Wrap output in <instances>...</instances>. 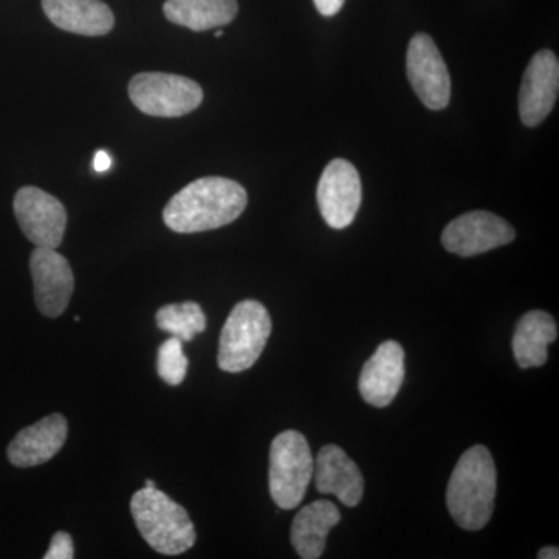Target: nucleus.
Instances as JSON below:
<instances>
[{
	"mask_svg": "<svg viewBox=\"0 0 559 559\" xmlns=\"http://www.w3.org/2000/svg\"><path fill=\"white\" fill-rule=\"evenodd\" d=\"M404 374V348L396 341L384 342L360 371V396L371 406L388 407L399 395Z\"/></svg>",
	"mask_w": 559,
	"mask_h": 559,
	"instance_id": "ddd939ff",
	"label": "nucleus"
},
{
	"mask_svg": "<svg viewBox=\"0 0 559 559\" xmlns=\"http://www.w3.org/2000/svg\"><path fill=\"white\" fill-rule=\"evenodd\" d=\"M156 325L182 342L193 341L207 326L204 311L194 301L165 305L156 312Z\"/></svg>",
	"mask_w": 559,
	"mask_h": 559,
	"instance_id": "aec40b11",
	"label": "nucleus"
},
{
	"mask_svg": "<svg viewBox=\"0 0 559 559\" xmlns=\"http://www.w3.org/2000/svg\"><path fill=\"white\" fill-rule=\"evenodd\" d=\"M43 9L53 25L76 35H108L116 22L102 0H43Z\"/></svg>",
	"mask_w": 559,
	"mask_h": 559,
	"instance_id": "dca6fc26",
	"label": "nucleus"
},
{
	"mask_svg": "<svg viewBox=\"0 0 559 559\" xmlns=\"http://www.w3.org/2000/svg\"><path fill=\"white\" fill-rule=\"evenodd\" d=\"M131 514L140 535L157 554L180 555L197 543L187 510L160 489H139L131 499Z\"/></svg>",
	"mask_w": 559,
	"mask_h": 559,
	"instance_id": "7ed1b4c3",
	"label": "nucleus"
},
{
	"mask_svg": "<svg viewBox=\"0 0 559 559\" xmlns=\"http://www.w3.org/2000/svg\"><path fill=\"white\" fill-rule=\"evenodd\" d=\"M112 167V157L106 151H97L94 157V170L97 173H106Z\"/></svg>",
	"mask_w": 559,
	"mask_h": 559,
	"instance_id": "b1692460",
	"label": "nucleus"
},
{
	"mask_svg": "<svg viewBox=\"0 0 559 559\" xmlns=\"http://www.w3.org/2000/svg\"><path fill=\"white\" fill-rule=\"evenodd\" d=\"M362 202V183L352 162L334 159L326 165L318 186V204L333 229H347Z\"/></svg>",
	"mask_w": 559,
	"mask_h": 559,
	"instance_id": "1a4fd4ad",
	"label": "nucleus"
},
{
	"mask_svg": "<svg viewBox=\"0 0 559 559\" xmlns=\"http://www.w3.org/2000/svg\"><path fill=\"white\" fill-rule=\"evenodd\" d=\"M248 193L226 178H201L171 198L164 210L167 227L178 234L219 229L240 218Z\"/></svg>",
	"mask_w": 559,
	"mask_h": 559,
	"instance_id": "f257e3e1",
	"label": "nucleus"
},
{
	"mask_svg": "<svg viewBox=\"0 0 559 559\" xmlns=\"http://www.w3.org/2000/svg\"><path fill=\"white\" fill-rule=\"evenodd\" d=\"M341 521L340 509L330 500L308 503L294 518L290 543L304 559H319L326 546V536Z\"/></svg>",
	"mask_w": 559,
	"mask_h": 559,
	"instance_id": "f3484780",
	"label": "nucleus"
},
{
	"mask_svg": "<svg viewBox=\"0 0 559 559\" xmlns=\"http://www.w3.org/2000/svg\"><path fill=\"white\" fill-rule=\"evenodd\" d=\"M314 474L310 444L297 430L278 433L271 444L270 491L282 510L300 506Z\"/></svg>",
	"mask_w": 559,
	"mask_h": 559,
	"instance_id": "39448f33",
	"label": "nucleus"
},
{
	"mask_svg": "<svg viewBox=\"0 0 559 559\" xmlns=\"http://www.w3.org/2000/svg\"><path fill=\"white\" fill-rule=\"evenodd\" d=\"M498 471L484 444L463 452L448 484L447 506L459 527L477 532L488 524L495 511Z\"/></svg>",
	"mask_w": 559,
	"mask_h": 559,
	"instance_id": "f03ea898",
	"label": "nucleus"
},
{
	"mask_svg": "<svg viewBox=\"0 0 559 559\" xmlns=\"http://www.w3.org/2000/svg\"><path fill=\"white\" fill-rule=\"evenodd\" d=\"M345 0H314L316 9L322 16H334L344 7Z\"/></svg>",
	"mask_w": 559,
	"mask_h": 559,
	"instance_id": "5701e85b",
	"label": "nucleus"
},
{
	"mask_svg": "<svg viewBox=\"0 0 559 559\" xmlns=\"http://www.w3.org/2000/svg\"><path fill=\"white\" fill-rule=\"evenodd\" d=\"M130 98L146 116L182 117L200 108L204 92L197 81L171 73H139L130 83Z\"/></svg>",
	"mask_w": 559,
	"mask_h": 559,
	"instance_id": "423d86ee",
	"label": "nucleus"
},
{
	"mask_svg": "<svg viewBox=\"0 0 559 559\" xmlns=\"http://www.w3.org/2000/svg\"><path fill=\"white\" fill-rule=\"evenodd\" d=\"M14 215L25 237L36 248H60L68 212L57 198L36 187H24L14 197Z\"/></svg>",
	"mask_w": 559,
	"mask_h": 559,
	"instance_id": "0eeeda50",
	"label": "nucleus"
},
{
	"mask_svg": "<svg viewBox=\"0 0 559 559\" xmlns=\"http://www.w3.org/2000/svg\"><path fill=\"white\" fill-rule=\"evenodd\" d=\"M272 331L270 312L257 300L235 305L219 337L218 366L240 373L259 360Z\"/></svg>",
	"mask_w": 559,
	"mask_h": 559,
	"instance_id": "20e7f679",
	"label": "nucleus"
},
{
	"mask_svg": "<svg viewBox=\"0 0 559 559\" xmlns=\"http://www.w3.org/2000/svg\"><path fill=\"white\" fill-rule=\"evenodd\" d=\"M31 271L36 307L47 318H60L75 288L69 261L55 249L36 248L31 257Z\"/></svg>",
	"mask_w": 559,
	"mask_h": 559,
	"instance_id": "9b49d317",
	"label": "nucleus"
},
{
	"mask_svg": "<svg viewBox=\"0 0 559 559\" xmlns=\"http://www.w3.org/2000/svg\"><path fill=\"white\" fill-rule=\"evenodd\" d=\"M68 433V419L61 414L49 415L22 429L7 450L11 465L32 468L49 462L64 447Z\"/></svg>",
	"mask_w": 559,
	"mask_h": 559,
	"instance_id": "4468645a",
	"label": "nucleus"
},
{
	"mask_svg": "<svg viewBox=\"0 0 559 559\" xmlns=\"http://www.w3.org/2000/svg\"><path fill=\"white\" fill-rule=\"evenodd\" d=\"M407 76L419 100L432 110L450 105L451 76L436 43L425 33L412 38L407 49Z\"/></svg>",
	"mask_w": 559,
	"mask_h": 559,
	"instance_id": "9d476101",
	"label": "nucleus"
},
{
	"mask_svg": "<svg viewBox=\"0 0 559 559\" xmlns=\"http://www.w3.org/2000/svg\"><path fill=\"white\" fill-rule=\"evenodd\" d=\"M516 238L510 223L491 212L465 213L448 224L441 235L444 249L460 257H474L502 248Z\"/></svg>",
	"mask_w": 559,
	"mask_h": 559,
	"instance_id": "6e6552de",
	"label": "nucleus"
},
{
	"mask_svg": "<svg viewBox=\"0 0 559 559\" xmlns=\"http://www.w3.org/2000/svg\"><path fill=\"white\" fill-rule=\"evenodd\" d=\"M559 62L551 50H539L525 69L520 94V114L525 127H538L557 103Z\"/></svg>",
	"mask_w": 559,
	"mask_h": 559,
	"instance_id": "f8f14e48",
	"label": "nucleus"
},
{
	"mask_svg": "<svg viewBox=\"0 0 559 559\" xmlns=\"http://www.w3.org/2000/svg\"><path fill=\"white\" fill-rule=\"evenodd\" d=\"M167 20L193 32L224 27L238 13L237 0H167L164 3Z\"/></svg>",
	"mask_w": 559,
	"mask_h": 559,
	"instance_id": "6ab92c4d",
	"label": "nucleus"
},
{
	"mask_svg": "<svg viewBox=\"0 0 559 559\" xmlns=\"http://www.w3.org/2000/svg\"><path fill=\"white\" fill-rule=\"evenodd\" d=\"M72 536L66 532L55 533L50 540L49 550L44 555V559H72L73 558Z\"/></svg>",
	"mask_w": 559,
	"mask_h": 559,
	"instance_id": "4be33fe9",
	"label": "nucleus"
},
{
	"mask_svg": "<svg viewBox=\"0 0 559 559\" xmlns=\"http://www.w3.org/2000/svg\"><path fill=\"white\" fill-rule=\"evenodd\" d=\"M145 487L156 488V481L148 479L145 481Z\"/></svg>",
	"mask_w": 559,
	"mask_h": 559,
	"instance_id": "a878e982",
	"label": "nucleus"
},
{
	"mask_svg": "<svg viewBox=\"0 0 559 559\" xmlns=\"http://www.w3.org/2000/svg\"><path fill=\"white\" fill-rule=\"evenodd\" d=\"M538 558L539 559H558L559 558V549H558V547H544V549L539 550Z\"/></svg>",
	"mask_w": 559,
	"mask_h": 559,
	"instance_id": "393cba45",
	"label": "nucleus"
},
{
	"mask_svg": "<svg viewBox=\"0 0 559 559\" xmlns=\"http://www.w3.org/2000/svg\"><path fill=\"white\" fill-rule=\"evenodd\" d=\"M316 488L322 495H334L345 507H358L364 496V477L347 452L336 444H326L314 462Z\"/></svg>",
	"mask_w": 559,
	"mask_h": 559,
	"instance_id": "2eb2a0df",
	"label": "nucleus"
},
{
	"mask_svg": "<svg viewBox=\"0 0 559 559\" xmlns=\"http://www.w3.org/2000/svg\"><path fill=\"white\" fill-rule=\"evenodd\" d=\"M558 337V325L549 312L530 311L522 316L513 336L514 359L521 369L540 367L547 362V347Z\"/></svg>",
	"mask_w": 559,
	"mask_h": 559,
	"instance_id": "a211bd4d",
	"label": "nucleus"
},
{
	"mask_svg": "<svg viewBox=\"0 0 559 559\" xmlns=\"http://www.w3.org/2000/svg\"><path fill=\"white\" fill-rule=\"evenodd\" d=\"M223 35H224L223 31H216V33H215L216 38H221V36H223Z\"/></svg>",
	"mask_w": 559,
	"mask_h": 559,
	"instance_id": "bb28decb",
	"label": "nucleus"
},
{
	"mask_svg": "<svg viewBox=\"0 0 559 559\" xmlns=\"http://www.w3.org/2000/svg\"><path fill=\"white\" fill-rule=\"evenodd\" d=\"M189 359L183 353L182 341L170 337L160 345L157 355V373L168 385H179L186 380Z\"/></svg>",
	"mask_w": 559,
	"mask_h": 559,
	"instance_id": "412c9836",
	"label": "nucleus"
}]
</instances>
